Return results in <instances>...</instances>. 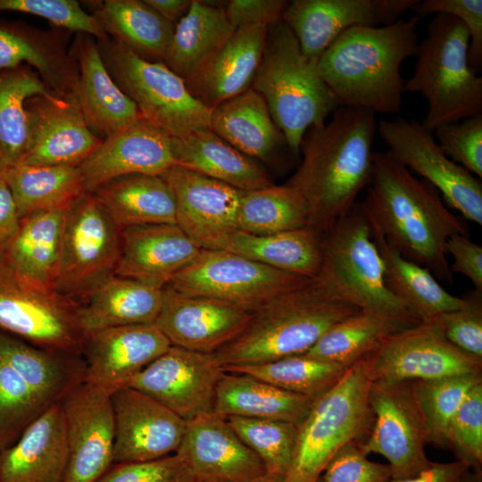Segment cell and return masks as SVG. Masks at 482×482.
I'll list each match as a JSON object with an SVG mask.
<instances>
[{
	"mask_svg": "<svg viewBox=\"0 0 482 482\" xmlns=\"http://www.w3.org/2000/svg\"><path fill=\"white\" fill-rule=\"evenodd\" d=\"M418 0H293L281 21L295 35L302 52L318 61L345 30L356 26L388 25Z\"/></svg>",
	"mask_w": 482,
	"mask_h": 482,
	"instance_id": "d6986e66",
	"label": "cell"
},
{
	"mask_svg": "<svg viewBox=\"0 0 482 482\" xmlns=\"http://www.w3.org/2000/svg\"><path fill=\"white\" fill-rule=\"evenodd\" d=\"M222 368L224 371L248 374L281 389L314 399L332 388L349 369L306 353L260 364Z\"/></svg>",
	"mask_w": 482,
	"mask_h": 482,
	"instance_id": "bcb514c9",
	"label": "cell"
},
{
	"mask_svg": "<svg viewBox=\"0 0 482 482\" xmlns=\"http://www.w3.org/2000/svg\"><path fill=\"white\" fill-rule=\"evenodd\" d=\"M210 129L252 159L270 162L288 149L264 99L251 87L212 110Z\"/></svg>",
	"mask_w": 482,
	"mask_h": 482,
	"instance_id": "4dcf8cb0",
	"label": "cell"
},
{
	"mask_svg": "<svg viewBox=\"0 0 482 482\" xmlns=\"http://www.w3.org/2000/svg\"><path fill=\"white\" fill-rule=\"evenodd\" d=\"M448 450L469 469L482 471V383L470 391L453 418Z\"/></svg>",
	"mask_w": 482,
	"mask_h": 482,
	"instance_id": "f907efd6",
	"label": "cell"
},
{
	"mask_svg": "<svg viewBox=\"0 0 482 482\" xmlns=\"http://www.w3.org/2000/svg\"><path fill=\"white\" fill-rule=\"evenodd\" d=\"M89 193L97 197L121 229L145 224H176L174 195L161 175H125Z\"/></svg>",
	"mask_w": 482,
	"mask_h": 482,
	"instance_id": "74e56055",
	"label": "cell"
},
{
	"mask_svg": "<svg viewBox=\"0 0 482 482\" xmlns=\"http://www.w3.org/2000/svg\"><path fill=\"white\" fill-rule=\"evenodd\" d=\"M370 384L364 357L314 402L298 426L295 451L285 482H316L345 445L366 439L373 421L369 404Z\"/></svg>",
	"mask_w": 482,
	"mask_h": 482,
	"instance_id": "ba28073f",
	"label": "cell"
},
{
	"mask_svg": "<svg viewBox=\"0 0 482 482\" xmlns=\"http://www.w3.org/2000/svg\"><path fill=\"white\" fill-rule=\"evenodd\" d=\"M469 468L459 461L452 462H432L416 477L390 478L387 482H454Z\"/></svg>",
	"mask_w": 482,
	"mask_h": 482,
	"instance_id": "6125c7cd",
	"label": "cell"
},
{
	"mask_svg": "<svg viewBox=\"0 0 482 482\" xmlns=\"http://www.w3.org/2000/svg\"><path fill=\"white\" fill-rule=\"evenodd\" d=\"M90 5L109 37L146 61L163 62L175 25L144 0H105Z\"/></svg>",
	"mask_w": 482,
	"mask_h": 482,
	"instance_id": "f35d334b",
	"label": "cell"
},
{
	"mask_svg": "<svg viewBox=\"0 0 482 482\" xmlns=\"http://www.w3.org/2000/svg\"><path fill=\"white\" fill-rule=\"evenodd\" d=\"M163 288L113 276L79 302L84 333L108 328L154 323L162 308Z\"/></svg>",
	"mask_w": 482,
	"mask_h": 482,
	"instance_id": "d590c367",
	"label": "cell"
},
{
	"mask_svg": "<svg viewBox=\"0 0 482 482\" xmlns=\"http://www.w3.org/2000/svg\"><path fill=\"white\" fill-rule=\"evenodd\" d=\"M28 144L17 164L78 167L101 143L76 100L51 92L26 102Z\"/></svg>",
	"mask_w": 482,
	"mask_h": 482,
	"instance_id": "ffe728a7",
	"label": "cell"
},
{
	"mask_svg": "<svg viewBox=\"0 0 482 482\" xmlns=\"http://www.w3.org/2000/svg\"><path fill=\"white\" fill-rule=\"evenodd\" d=\"M317 277L362 312L405 327L420 322L386 287L382 258L357 204L322 235V263Z\"/></svg>",
	"mask_w": 482,
	"mask_h": 482,
	"instance_id": "52a82bcc",
	"label": "cell"
},
{
	"mask_svg": "<svg viewBox=\"0 0 482 482\" xmlns=\"http://www.w3.org/2000/svg\"><path fill=\"white\" fill-rule=\"evenodd\" d=\"M223 373L213 353L170 345L125 386L153 397L189 421L213 411Z\"/></svg>",
	"mask_w": 482,
	"mask_h": 482,
	"instance_id": "2e32d148",
	"label": "cell"
},
{
	"mask_svg": "<svg viewBox=\"0 0 482 482\" xmlns=\"http://www.w3.org/2000/svg\"><path fill=\"white\" fill-rule=\"evenodd\" d=\"M96 482H195L177 453L159 459L113 463Z\"/></svg>",
	"mask_w": 482,
	"mask_h": 482,
	"instance_id": "11a10c76",
	"label": "cell"
},
{
	"mask_svg": "<svg viewBox=\"0 0 482 482\" xmlns=\"http://www.w3.org/2000/svg\"><path fill=\"white\" fill-rule=\"evenodd\" d=\"M179 166L228 184L241 191L273 185L269 174L252 158L243 154L210 129L171 137Z\"/></svg>",
	"mask_w": 482,
	"mask_h": 482,
	"instance_id": "d6a6232c",
	"label": "cell"
},
{
	"mask_svg": "<svg viewBox=\"0 0 482 482\" xmlns=\"http://www.w3.org/2000/svg\"><path fill=\"white\" fill-rule=\"evenodd\" d=\"M0 356L49 407L85 381L82 355L45 349L0 330Z\"/></svg>",
	"mask_w": 482,
	"mask_h": 482,
	"instance_id": "1f68e13d",
	"label": "cell"
},
{
	"mask_svg": "<svg viewBox=\"0 0 482 482\" xmlns=\"http://www.w3.org/2000/svg\"><path fill=\"white\" fill-rule=\"evenodd\" d=\"M445 252L453 259L451 271L464 275L476 290L482 291V246L469 237L455 234L447 239Z\"/></svg>",
	"mask_w": 482,
	"mask_h": 482,
	"instance_id": "91938a15",
	"label": "cell"
},
{
	"mask_svg": "<svg viewBox=\"0 0 482 482\" xmlns=\"http://www.w3.org/2000/svg\"><path fill=\"white\" fill-rule=\"evenodd\" d=\"M357 204L371 230L392 249L439 280L453 281L445 244L455 234L469 237V230L432 185L386 153L374 152L368 192Z\"/></svg>",
	"mask_w": 482,
	"mask_h": 482,
	"instance_id": "6da1fadb",
	"label": "cell"
},
{
	"mask_svg": "<svg viewBox=\"0 0 482 482\" xmlns=\"http://www.w3.org/2000/svg\"><path fill=\"white\" fill-rule=\"evenodd\" d=\"M237 221L242 231L270 235L308 228L309 210L294 189L273 184L242 192Z\"/></svg>",
	"mask_w": 482,
	"mask_h": 482,
	"instance_id": "f6af8a7d",
	"label": "cell"
},
{
	"mask_svg": "<svg viewBox=\"0 0 482 482\" xmlns=\"http://www.w3.org/2000/svg\"><path fill=\"white\" fill-rule=\"evenodd\" d=\"M113 463L159 459L178 450L187 421L153 397L128 386L112 393Z\"/></svg>",
	"mask_w": 482,
	"mask_h": 482,
	"instance_id": "44dd1931",
	"label": "cell"
},
{
	"mask_svg": "<svg viewBox=\"0 0 482 482\" xmlns=\"http://www.w3.org/2000/svg\"><path fill=\"white\" fill-rule=\"evenodd\" d=\"M0 330L45 349L82 355L79 303L24 278L3 253Z\"/></svg>",
	"mask_w": 482,
	"mask_h": 482,
	"instance_id": "8fae6325",
	"label": "cell"
},
{
	"mask_svg": "<svg viewBox=\"0 0 482 482\" xmlns=\"http://www.w3.org/2000/svg\"><path fill=\"white\" fill-rule=\"evenodd\" d=\"M432 134L447 157L482 178V113L438 126Z\"/></svg>",
	"mask_w": 482,
	"mask_h": 482,
	"instance_id": "f5cc1de1",
	"label": "cell"
},
{
	"mask_svg": "<svg viewBox=\"0 0 482 482\" xmlns=\"http://www.w3.org/2000/svg\"><path fill=\"white\" fill-rule=\"evenodd\" d=\"M144 2L174 25L187 13L192 4V0H144Z\"/></svg>",
	"mask_w": 482,
	"mask_h": 482,
	"instance_id": "be15d7a7",
	"label": "cell"
},
{
	"mask_svg": "<svg viewBox=\"0 0 482 482\" xmlns=\"http://www.w3.org/2000/svg\"><path fill=\"white\" fill-rule=\"evenodd\" d=\"M68 458L63 412L55 403L0 452V482H62Z\"/></svg>",
	"mask_w": 482,
	"mask_h": 482,
	"instance_id": "83f0119b",
	"label": "cell"
},
{
	"mask_svg": "<svg viewBox=\"0 0 482 482\" xmlns=\"http://www.w3.org/2000/svg\"><path fill=\"white\" fill-rule=\"evenodd\" d=\"M232 429L262 461L268 474L287 473L295 454L298 426L291 422L230 416Z\"/></svg>",
	"mask_w": 482,
	"mask_h": 482,
	"instance_id": "c3c4849f",
	"label": "cell"
},
{
	"mask_svg": "<svg viewBox=\"0 0 482 482\" xmlns=\"http://www.w3.org/2000/svg\"><path fill=\"white\" fill-rule=\"evenodd\" d=\"M359 441L345 445L330 460L316 482H387L388 464L370 461Z\"/></svg>",
	"mask_w": 482,
	"mask_h": 482,
	"instance_id": "9f6ffc18",
	"label": "cell"
},
{
	"mask_svg": "<svg viewBox=\"0 0 482 482\" xmlns=\"http://www.w3.org/2000/svg\"><path fill=\"white\" fill-rule=\"evenodd\" d=\"M0 12H16L49 21L59 29L101 39L107 35L96 18L75 0H0Z\"/></svg>",
	"mask_w": 482,
	"mask_h": 482,
	"instance_id": "816d5d0a",
	"label": "cell"
},
{
	"mask_svg": "<svg viewBox=\"0 0 482 482\" xmlns=\"http://www.w3.org/2000/svg\"><path fill=\"white\" fill-rule=\"evenodd\" d=\"M377 129L392 159L421 176L465 219L482 225L481 181L447 157L432 132L403 118L382 120Z\"/></svg>",
	"mask_w": 482,
	"mask_h": 482,
	"instance_id": "5bb4252c",
	"label": "cell"
},
{
	"mask_svg": "<svg viewBox=\"0 0 482 482\" xmlns=\"http://www.w3.org/2000/svg\"><path fill=\"white\" fill-rule=\"evenodd\" d=\"M117 223L97 197L85 192L66 210L54 289L77 303L114 276L120 248Z\"/></svg>",
	"mask_w": 482,
	"mask_h": 482,
	"instance_id": "30bf717a",
	"label": "cell"
},
{
	"mask_svg": "<svg viewBox=\"0 0 482 482\" xmlns=\"http://www.w3.org/2000/svg\"><path fill=\"white\" fill-rule=\"evenodd\" d=\"M369 404L373 415L370 433L360 443L365 455L387 460L391 478L416 477L433 461L425 453L427 431L412 381H371Z\"/></svg>",
	"mask_w": 482,
	"mask_h": 482,
	"instance_id": "4fadbf2b",
	"label": "cell"
},
{
	"mask_svg": "<svg viewBox=\"0 0 482 482\" xmlns=\"http://www.w3.org/2000/svg\"><path fill=\"white\" fill-rule=\"evenodd\" d=\"M220 249L309 278L318 276L322 263V235L311 228L270 235L238 230Z\"/></svg>",
	"mask_w": 482,
	"mask_h": 482,
	"instance_id": "ab89813d",
	"label": "cell"
},
{
	"mask_svg": "<svg viewBox=\"0 0 482 482\" xmlns=\"http://www.w3.org/2000/svg\"><path fill=\"white\" fill-rule=\"evenodd\" d=\"M312 278L221 249H201L164 287L187 295L214 298L253 312Z\"/></svg>",
	"mask_w": 482,
	"mask_h": 482,
	"instance_id": "7c38bea8",
	"label": "cell"
},
{
	"mask_svg": "<svg viewBox=\"0 0 482 482\" xmlns=\"http://www.w3.org/2000/svg\"><path fill=\"white\" fill-rule=\"evenodd\" d=\"M29 65L0 70V166L17 164L28 144V99L51 93Z\"/></svg>",
	"mask_w": 482,
	"mask_h": 482,
	"instance_id": "7bdbcfd3",
	"label": "cell"
},
{
	"mask_svg": "<svg viewBox=\"0 0 482 482\" xmlns=\"http://www.w3.org/2000/svg\"><path fill=\"white\" fill-rule=\"evenodd\" d=\"M411 11L420 18L431 13H442L461 20L465 24L470 36L469 64L478 73L482 66L481 0H418Z\"/></svg>",
	"mask_w": 482,
	"mask_h": 482,
	"instance_id": "6f0895ef",
	"label": "cell"
},
{
	"mask_svg": "<svg viewBox=\"0 0 482 482\" xmlns=\"http://www.w3.org/2000/svg\"><path fill=\"white\" fill-rule=\"evenodd\" d=\"M71 52L79 70L75 99L96 136L104 139L141 117L111 77L95 37L79 34Z\"/></svg>",
	"mask_w": 482,
	"mask_h": 482,
	"instance_id": "f1b7e54d",
	"label": "cell"
},
{
	"mask_svg": "<svg viewBox=\"0 0 482 482\" xmlns=\"http://www.w3.org/2000/svg\"><path fill=\"white\" fill-rule=\"evenodd\" d=\"M236 29L224 7L192 0L187 13L175 25L162 62L187 81L214 57Z\"/></svg>",
	"mask_w": 482,
	"mask_h": 482,
	"instance_id": "8d00e7d4",
	"label": "cell"
},
{
	"mask_svg": "<svg viewBox=\"0 0 482 482\" xmlns=\"http://www.w3.org/2000/svg\"><path fill=\"white\" fill-rule=\"evenodd\" d=\"M175 453L185 461L195 482H245L267 475L262 461L227 419L213 411L187 421Z\"/></svg>",
	"mask_w": 482,
	"mask_h": 482,
	"instance_id": "7402d4cb",
	"label": "cell"
},
{
	"mask_svg": "<svg viewBox=\"0 0 482 482\" xmlns=\"http://www.w3.org/2000/svg\"><path fill=\"white\" fill-rule=\"evenodd\" d=\"M245 482H285V475L267 473V475H265L262 478H259L253 481H245Z\"/></svg>",
	"mask_w": 482,
	"mask_h": 482,
	"instance_id": "03108f58",
	"label": "cell"
},
{
	"mask_svg": "<svg viewBox=\"0 0 482 482\" xmlns=\"http://www.w3.org/2000/svg\"><path fill=\"white\" fill-rule=\"evenodd\" d=\"M253 312L214 298L187 295L163 287L154 324L171 345L214 353L247 325Z\"/></svg>",
	"mask_w": 482,
	"mask_h": 482,
	"instance_id": "cb8c5ba5",
	"label": "cell"
},
{
	"mask_svg": "<svg viewBox=\"0 0 482 482\" xmlns=\"http://www.w3.org/2000/svg\"><path fill=\"white\" fill-rule=\"evenodd\" d=\"M370 231L383 261L386 287L420 321L432 320L465 303L464 296L447 292L428 269L406 260Z\"/></svg>",
	"mask_w": 482,
	"mask_h": 482,
	"instance_id": "60d3db41",
	"label": "cell"
},
{
	"mask_svg": "<svg viewBox=\"0 0 482 482\" xmlns=\"http://www.w3.org/2000/svg\"><path fill=\"white\" fill-rule=\"evenodd\" d=\"M19 217L12 192L0 172V253H3L20 227Z\"/></svg>",
	"mask_w": 482,
	"mask_h": 482,
	"instance_id": "94428289",
	"label": "cell"
},
{
	"mask_svg": "<svg viewBox=\"0 0 482 482\" xmlns=\"http://www.w3.org/2000/svg\"><path fill=\"white\" fill-rule=\"evenodd\" d=\"M470 36L457 17L436 14L418 45L412 76L404 93H420L428 103L421 125L429 132L438 126L482 113V78L468 59Z\"/></svg>",
	"mask_w": 482,
	"mask_h": 482,
	"instance_id": "8992f818",
	"label": "cell"
},
{
	"mask_svg": "<svg viewBox=\"0 0 482 482\" xmlns=\"http://www.w3.org/2000/svg\"><path fill=\"white\" fill-rule=\"evenodd\" d=\"M0 170H1V166H0Z\"/></svg>",
	"mask_w": 482,
	"mask_h": 482,
	"instance_id": "003e7915",
	"label": "cell"
},
{
	"mask_svg": "<svg viewBox=\"0 0 482 482\" xmlns=\"http://www.w3.org/2000/svg\"><path fill=\"white\" fill-rule=\"evenodd\" d=\"M200 251L177 224L123 228L114 275L163 288Z\"/></svg>",
	"mask_w": 482,
	"mask_h": 482,
	"instance_id": "484cf974",
	"label": "cell"
},
{
	"mask_svg": "<svg viewBox=\"0 0 482 482\" xmlns=\"http://www.w3.org/2000/svg\"><path fill=\"white\" fill-rule=\"evenodd\" d=\"M268 27L236 29L214 57L186 81L190 93L213 109L249 89L262 56Z\"/></svg>",
	"mask_w": 482,
	"mask_h": 482,
	"instance_id": "f546056e",
	"label": "cell"
},
{
	"mask_svg": "<svg viewBox=\"0 0 482 482\" xmlns=\"http://www.w3.org/2000/svg\"><path fill=\"white\" fill-rule=\"evenodd\" d=\"M0 172L21 220L39 211L68 207L86 192L77 167L15 164Z\"/></svg>",
	"mask_w": 482,
	"mask_h": 482,
	"instance_id": "b9f144b4",
	"label": "cell"
},
{
	"mask_svg": "<svg viewBox=\"0 0 482 482\" xmlns=\"http://www.w3.org/2000/svg\"><path fill=\"white\" fill-rule=\"evenodd\" d=\"M421 19L414 15L384 26L353 27L325 50L317 61L318 69L338 107L383 114L401 112V65L416 55Z\"/></svg>",
	"mask_w": 482,
	"mask_h": 482,
	"instance_id": "3957f363",
	"label": "cell"
},
{
	"mask_svg": "<svg viewBox=\"0 0 482 482\" xmlns=\"http://www.w3.org/2000/svg\"><path fill=\"white\" fill-rule=\"evenodd\" d=\"M454 482H482V471H475L469 469Z\"/></svg>",
	"mask_w": 482,
	"mask_h": 482,
	"instance_id": "e7e4bbea",
	"label": "cell"
},
{
	"mask_svg": "<svg viewBox=\"0 0 482 482\" xmlns=\"http://www.w3.org/2000/svg\"><path fill=\"white\" fill-rule=\"evenodd\" d=\"M178 165L171 137L140 117L112 135L77 167L86 192L129 174L162 175Z\"/></svg>",
	"mask_w": 482,
	"mask_h": 482,
	"instance_id": "603a6c76",
	"label": "cell"
},
{
	"mask_svg": "<svg viewBox=\"0 0 482 482\" xmlns=\"http://www.w3.org/2000/svg\"><path fill=\"white\" fill-rule=\"evenodd\" d=\"M68 207L39 211L22 218L18 231L3 253L18 274L53 291L60 265Z\"/></svg>",
	"mask_w": 482,
	"mask_h": 482,
	"instance_id": "e575fe53",
	"label": "cell"
},
{
	"mask_svg": "<svg viewBox=\"0 0 482 482\" xmlns=\"http://www.w3.org/2000/svg\"><path fill=\"white\" fill-rule=\"evenodd\" d=\"M288 1L284 0H230L225 4V12L236 28L245 26L269 27L281 21Z\"/></svg>",
	"mask_w": 482,
	"mask_h": 482,
	"instance_id": "680465c9",
	"label": "cell"
},
{
	"mask_svg": "<svg viewBox=\"0 0 482 482\" xmlns=\"http://www.w3.org/2000/svg\"><path fill=\"white\" fill-rule=\"evenodd\" d=\"M113 390L84 381L59 402L69 450L62 482H96L113 464Z\"/></svg>",
	"mask_w": 482,
	"mask_h": 482,
	"instance_id": "e0dca14e",
	"label": "cell"
},
{
	"mask_svg": "<svg viewBox=\"0 0 482 482\" xmlns=\"http://www.w3.org/2000/svg\"><path fill=\"white\" fill-rule=\"evenodd\" d=\"M459 309L445 312L433 320L453 345L482 360V291L473 290Z\"/></svg>",
	"mask_w": 482,
	"mask_h": 482,
	"instance_id": "db71d44e",
	"label": "cell"
},
{
	"mask_svg": "<svg viewBox=\"0 0 482 482\" xmlns=\"http://www.w3.org/2000/svg\"><path fill=\"white\" fill-rule=\"evenodd\" d=\"M480 383L482 373L412 381L426 426L427 444L448 450L451 421L470 391Z\"/></svg>",
	"mask_w": 482,
	"mask_h": 482,
	"instance_id": "7dc6e473",
	"label": "cell"
},
{
	"mask_svg": "<svg viewBox=\"0 0 482 482\" xmlns=\"http://www.w3.org/2000/svg\"><path fill=\"white\" fill-rule=\"evenodd\" d=\"M251 88L264 99L293 155L303 138L322 123L337 103L322 79L317 61L307 57L282 21L268 27L260 65Z\"/></svg>",
	"mask_w": 482,
	"mask_h": 482,
	"instance_id": "5b68a950",
	"label": "cell"
},
{
	"mask_svg": "<svg viewBox=\"0 0 482 482\" xmlns=\"http://www.w3.org/2000/svg\"><path fill=\"white\" fill-rule=\"evenodd\" d=\"M154 324L104 328L85 333V382L111 389L125 386L170 346Z\"/></svg>",
	"mask_w": 482,
	"mask_h": 482,
	"instance_id": "d4e9b609",
	"label": "cell"
},
{
	"mask_svg": "<svg viewBox=\"0 0 482 482\" xmlns=\"http://www.w3.org/2000/svg\"><path fill=\"white\" fill-rule=\"evenodd\" d=\"M317 399L295 394L243 373L224 371L217 386L213 412L267 419L299 426Z\"/></svg>",
	"mask_w": 482,
	"mask_h": 482,
	"instance_id": "836d02e7",
	"label": "cell"
},
{
	"mask_svg": "<svg viewBox=\"0 0 482 482\" xmlns=\"http://www.w3.org/2000/svg\"><path fill=\"white\" fill-rule=\"evenodd\" d=\"M406 328L395 320L359 311L334 324L304 353L348 369L374 352L386 337Z\"/></svg>",
	"mask_w": 482,
	"mask_h": 482,
	"instance_id": "ee69618b",
	"label": "cell"
},
{
	"mask_svg": "<svg viewBox=\"0 0 482 482\" xmlns=\"http://www.w3.org/2000/svg\"><path fill=\"white\" fill-rule=\"evenodd\" d=\"M376 130L373 112L337 107L306 131L301 162L285 185L305 201L308 228L323 235L355 206L370 183Z\"/></svg>",
	"mask_w": 482,
	"mask_h": 482,
	"instance_id": "7a4b0ae2",
	"label": "cell"
},
{
	"mask_svg": "<svg viewBox=\"0 0 482 482\" xmlns=\"http://www.w3.org/2000/svg\"><path fill=\"white\" fill-rule=\"evenodd\" d=\"M67 32L0 21V70L29 65L53 93L75 99L79 70Z\"/></svg>",
	"mask_w": 482,
	"mask_h": 482,
	"instance_id": "4316f807",
	"label": "cell"
},
{
	"mask_svg": "<svg viewBox=\"0 0 482 482\" xmlns=\"http://www.w3.org/2000/svg\"><path fill=\"white\" fill-rule=\"evenodd\" d=\"M47 408L0 356V452L12 445Z\"/></svg>",
	"mask_w": 482,
	"mask_h": 482,
	"instance_id": "681fc988",
	"label": "cell"
},
{
	"mask_svg": "<svg viewBox=\"0 0 482 482\" xmlns=\"http://www.w3.org/2000/svg\"><path fill=\"white\" fill-rule=\"evenodd\" d=\"M359 311L315 277L253 311L245 328L213 354L228 367L304 353L334 324Z\"/></svg>",
	"mask_w": 482,
	"mask_h": 482,
	"instance_id": "277c9868",
	"label": "cell"
},
{
	"mask_svg": "<svg viewBox=\"0 0 482 482\" xmlns=\"http://www.w3.org/2000/svg\"><path fill=\"white\" fill-rule=\"evenodd\" d=\"M371 381H416L482 373V360L449 342L435 320L386 337L365 357Z\"/></svg>",
	"mask_w": 482,
	"mask_h": 482,
	"instance_id": "9a60e30c",
	"label": "cell"
},
{
	"mask_svg": "<svg viewBox=\"0 0 482 482\" xmlns=\"http://www.w3.org/2000/svg\"><path fill=\"white\" fill-rule=\"evenodd\" d=\"M161 176L174 195L176 224L201 249H220L240 230L237 216L243 191L179 165Z\"/></svg>",
	"mask_w": 482,
	"mask_h": 482,
	"instance_id": "ac0fdd59",
	"label": "cell"
},
{
	"mask_svg": "<svg viewBox=\"0 0 482 482\" xmlns=\"http://www.w3.org/2000/svg\"><path fill=\"white\" fill-rule=\"evenodd\" d=\"M96 42L111 77L142 118L175 138L210 129L212 109L195 98L164 62L146 61L108 36Z\"/></svg>",
	"mask_w": 482,
	"mask_h": 482,
	"instance_id": "9c48e42d",
	"label": "cell"
}]
</instances>
